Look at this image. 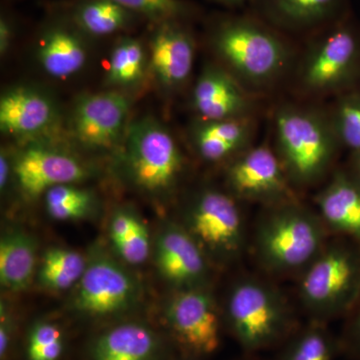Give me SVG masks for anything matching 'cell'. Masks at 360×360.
I'll return each instance as SVG.
<instances>
[{"instance_id": "5bb4252c", "label": "cell", "mask_w": 360, "mask_h": 360, "mask_svg": "<svg viewBox=\"0 0 360 360\" xmlns=\"http://www.w3.org/2000/svg\"><path fill=\"white\" fill-rule=\"evenodd\" d=\"M155 260L161 277L174 290L207 286L208 257L184 225L169 224L160 232Z\"/></svg>"}, {"instance_id": "277c9868", "label": "cell", "mask_w": 360, "mask_h": 360, "mask_svg": "<svg viewBox=\"0 0 360 360\" xmlns=\"http://www.w3.org/2000/svg\"><path fill=\"white\" fill-rule=\"evenodd\" d=\"M321 217L297 202L266 206L255 225L253 250L269 274L303 271L326 245Z\"/></svg>"}, {"instance_id": "1f68e13d", "label": "cell", "mask_w": 360, "mask_h": 360, "mask_svg": "<svg viewBox=\"0 0 360 360\" xmlns=\"http://www.w3.org/2000/svg\"><path fill=\"white\" fill-rule=\"evenodd\" d=\"M118 257L122 262L129 265H141L146 262L150 255V236L148 226L141 220L134 231L125 238L113 243Z\"/></svg>"}, {"instance_id": "74e56055", "label": "cell", "mask_w": 360, "mask_h": 360, "mask_svg": "<svg viewBox=\"0 0 360 360\" xmlns=\"http://www.w3.org/2000/svg\"><path fill=\"white\" fill-rule=\"evenodd\" d=\"M348 172H349L350 174L359 182L360 186V153H352V158H350V168Z\"/></svg>"}, {"instance_id": "4dcf8cb0", "label": "cell", "mask_w": 360, "mask_h": 360, "mask_svg": "<svg viewBox=\"0 0 360 360\" xmlns=\"http://www.w3.org/2000/svg\"><path fill=\"white\" fill-rule=\"evenodd\" d=\"M63 350V335L58 326L45 321L33 324L28 335V360H58Z\"/></svg>"}, {"instance_id": "ba28073f", "label": "cell", "mask_w": 360, "mask_h": 360, "mask_svg": "<svg viewBox=\"0 0 360 360\" xmlns=\"http://www.w3.org/2000/svg\"><path fill=\"white\" fill-rule=\"evenodd\" d=\"M184 225L206 255L219 262H234L245 248V221L229 191L214 187L198 191L186 206Z\"/></svg>"}, {"instance_id": "603a6c76", "label": "cell", "mask_w": 360, "mask_h": 360, "mask_svg": "<svg viewBox=\"0 0 360 360\" xmlns=\"http://www.w3.org/2000/svg\"><path fill=\"white\" fill-rule=\"evenodd\" d=\"M160 350L155 333L144 324L127 322L99 336L94 343V360H153Z\"/></svg>"}, {"instance_id": "d6a6232c", "label": "cell", "mask_w": 360, "mask_h": 360, "mask_svg": "<svg viewBox=\"0 0 360 360\" xmlns=\"http://www.w3.org/2000/svg\"><path fill=\"white\" fill-rule=\"evenodd\" d=\"M342 345L355 359L360 360V302L352 310V319L345 329Z\"/></svg>"}, {"instance_id": "7402d4cb", "label": "cell", "mask_w": 360, "mask_h": 360, "mask_svg": "<svg viewBox=\"0 0 360 360\" xmlns=\"http://www.w3.org/2000/svg\"><path fill=\"white\" fill-rule=\"evenodd\" d=\"M37 245L32 236L11 229L0 239V283L13 292L27 290L37 272Z\"/></svg>"}, {"instance_id": "836d02e7", "label": "cell", "mask_w": 360, "mask_h": 360, "mask_svg": "<svg viewBox=\"0 0 360 360\" xmlns=\"http://www.w3.org/2000/svg\"><path fill=\"white\" fill-rule=\"evenodd\" d=\"M13 333V319L6 302L0 305V356L4 359L8 352Z\"/></svg>"}, {"instance_id": "8992f818", "label": "cell", "mask_w": 360, "mask_h": 360, "mask_svg": "<svg viewBox=\"0 0 360 360\" xmlns=\"http://www.w3.org/2000/svg\"><path fill=\"white\" fill-rule=\"evenodd\" d=\"M298 296L314 321L352 312L360 302V245L342 238L326 248L302 271Z\"/></svg>"}, {"instance_id": "f1b7e54d", "label": "cell", "mask_w": 360, "mask_h": 360, "mask_svg": "<svg viewBox=\"0 0 360 360\" xmlns=\"http://www.w3.org/2000/svg\"><path fill=\"white\" fill-rule=\"evenodd\" d=\"M328 115L341 148L360 153V91L352 90L336 96Z\"/></svg>"}, {"instance_id": "f546056e", "label": "cell", "mask_w": 360, "mask_h": 360, "mask_svg": "<svg viewBox=\"0 0 360 360\" xmlns=\"http://www.w3.org/2000/svg\"><path fill=\"white\" fill-rule=\"evenodd\" d=\"M141 20L158 23L167 20L191 21L198 15L195 4L187 0H115Z\"/></svg>"}, {"instance_id": "d590c367", "label": "cell", "mask_w": 360, "mask_h": 360, "mask_svg": "<svg viewBox=\"0 0 360 360\" xmlns=\"http://www.w3.org/2000/svg\"><path fill=\"white\" fill-rule=\"evenodd\" d=\"M11 172L13 174V163L11 162V158L6 150L1 151L0 155V188L1 191H6L8 186Z\"/></svg>"}, {"instance_id": "9c48e42d", "label": "cell", "mask_w": 360, "mask_h": 360, "mask_svg": "<svg viewBox=\"0 0 360 360\" xmlns=\"http://www.w3.org/2000/svg\"><path fill=\"white\" fill-rule=\"evenodd\" d=\"M73 309L92 317L110 316L134 307L141 296L135 277L101 250L87 257L84 276L75 286Z\"/></svg>"}, {"instance_id": "d6986e66", "label": "cell", "mask_w": 360, "mask_h": 360, "mask_svg": "<svg viewBox=\"0 0 360 360\" xmlns=\"http://www.w3.org/2000/svg\"><path fill=\"white\" fill-rule=\"evenodd\" d=\"M56 118V106L51 97L32 87H14L0 98V129L11 136H37L46 131Z\"/></svg>"}, {"instance_id": "8d00e7d4", "label": "cell", "mask_w": 360, "mask_h": 360, "mask_svg": "<svg viewBox=\"0 0 360 360\" xmlns=\"http://www.w3.org/2000/svg\"><path fill=\"white\" fill-rule=\"evenodd\" d=\"M210 1L215 2V4L226 7V8L238 9L241 8V7L250 6L253 0H210Z\"/></svg>"}, {"instance_id": "ffe728a7", "label": "cell", "mask_w": 360, "mask_h": 360, "mask_svg": "<svg viewBox=\"0 0 360 360\" xmlns=\"http://www.w3.org/2000/svg\"><path fill=\"white\" fill-rule=\"evenodd\" d=\"M315 202L326 226L360 245V186L349 172H335Z\"/></svg>"}, {"instance_id": "44dd1931", "label": "cell", "mask_w": 360, "mask_h": 360, "mask_svg": "<svg viewBox=\"0 0 360 360\" xmlns=\"http://www.w3.org/2000/svg\"><path fill=\"white\" fill-rule=\"evenodd\" d=\"M253 120H200L191 132L196 153L206 162L233 160L252 146L255 129Z\"/></svg>"}, {"instance_id": "4fadbf2b", "label": "cell", "mask_w": 360, "mask_h": 360, "mask_svg": "<svg viewBox=\"0 0 360 360\" xmlns=\"http://www.w3.org/2000/svg\"><path fill=\"white\" fill-rule=\"evenodd\" d=\"M13 175L27 198L44 195L52 187L75 184L89 177L86 165L75 155L44 146H30L13 161Z\"/></svg>"}, {"instance_id": "30bf717a", "label": "cell", "mask_w": 360, "mask_h": 360, "mask_svg": "<svg viewBox=\"0 0 360 360\" xmlns=\"http://www.w3.org/2000/svg\"><path fill=\"white\" fill-rule=\"evenodd\" d=\"M168 328L196 356L214 354L221 341V315L208 286L174 290L165 307Z\"/></svg>"}, {"instance_id": "d4e9b609", "label": "cell", "mask_w": 360, "mask_h": 360, "mask_svg": "<svg viewBox=\"0 0 360 360\" xmlns=\"http://www.w3.org/2000/svg\"><path fill=\"white\" fill-rule=\"evenodd\" d=\"M87 258L70 248H49L37 267V281L45 290L65 291L77 286L86 269Z\"/></svg>"}, {"instance_id": "9a60e30c", "label": "cell", "mask_w": 360, "mask_h": 360, "mask_svg": "<svg viewBox=\"0 0 360 360\" xmlns=\"http://www.w3.org/2000/svg\"><path fill=\"white\" fill-rule=\"evenodd\" d=\"M191 105L201 120L253 117V94L221 65H207L200 73L191 94Z\"/></svg>"}, {"instance_id": "e0dca14e", "label": "cell", "mask_w": 360, "mask_h": 360, "mask_svg": "<svg viewBox=\"0 0 360 360\" xmlns=\"http://www.w3.org/2000/svg\"><path fill=\"white\" fill-rule=\"evenodd\" d=\"M252 11L284 34H312L350 14L349 0H253Z\"/></svg>"}, {"instance_id": "484cf974", "label": "cell", "mask_w": 360, "mask_h": 360, "mask_svg": "<svg viewBox=\"0 0 360 360\" xmlns=\"http://www.w3.org/2000/svg\"><path fill=\"white\" fill-rule=\"evenodd\" d=\"M279 347L274 360H335L340 343L324 323L314 321L296 329Z\"/></svg>"}, {"instance_id": "2e32d148", "label": "cell", "mask_w": 360, "mask_h": 360, "mask_svg": "<svg viewBox=\"0 0 360 360\" xmlns=\"http://www.w3.org/2000/svg\"><path fill=\"white\" fill-rule=\"evenodd\" d=\"M195 39L189 21L153 23L150 35V66L160 84L167 89L182 86L193 72Z\"/></svg>"}, {"instance_id": "7c38bea8", "label": "cell", "mask_w": 360, "mask_h": 360, "mask_svg": "<svg viewBox=\"0 0 360 360\" xmlns=\"http://www.w3.org/2000/svg\"><path fill=\"white\" fill-rule=\"evenodd\" d=\"M129 104L116 91L80 97L71 115V130L84 148L104 150L115 148L127 134Z\"/></svg>"}, {"instance_id": "4316f807", "label": "cell", "mask_w": 360, "mask_h": 360, "mask_svg": "<svg viewBox=\"0 0 360 360\" xmlns=\"http://www.w3.org/2000/svg\"><path fill=\"white\" fill-rule=\"evenodd\" d=\"M44 196L49 217L59 221L86 219L96 205L94 194L75 184L52 187Z\"/></svg>"}, {"instance_id": "5b68a950", "label": "cell", "mask_w": 360, "mask_h": 360, "mask_svg": "<svg viewBox=\"0 0 360 360\" xmlns=\"http://www.w3.org/2000/svg\"><path fill=\"white\" fill-rule=\"evenodd\" d=\"M224 319L248 354L279 347L296 330L292 311L283 293L257 277L245 276L232 284Z\"/></svg>"}, {"instance_id": "83f0119b", "label": "cell", "mask_w": 360, "mask_h": 360, "mask_svg": "<svg viewBox=\"0 0 360 360\" xmlns=\"http://www.w3.org/2000/svg\"><path fill=\"white\" fill-rule=\"evenodd\" d=\"M146 68L143 45L134 37H122L111 51L108 68V82L120 86H129L141 82Z\"/></svg>"}, {"instance_id": "e575fe53", "label": "cell", "mask_w": 360, "mask_h": 360, "mask_svg": "<svg viewBox=\"0 0 360 360\" xmlns=\"http://www.w3.org/2000/svg\"><path fill=\"white\" fill-rule=\"evenodd\" d=\"M14 35H15V21L11 14L6 11H2L0 16V53L1 56H4L11 49Z\"/></svg>"}, {"instance_id": "8fae6325", "label": "cell", "mask_w": 360, "mask_h": 360, "mask_svg": "<svg viewBox=\"0 0 360 360\" xmlns=\"http://www.w3.org/2000/svg\"><path fill=\"white\" fill-rule=\"evenodd\" d=\"M226 184L236 200L265 206L296 200L276 150L267 144L251 146L231 160L226 169Z\"/></svg>"}, {"instance_id": "6da1fadb", "label": "cell", "mask_w": 360, "mask_h": 360, "mask_svg": "<svg viewBox=\"0 0 360 360\" xmlns=\"http://www.w3.org/2000/svg\"><path fill=\"white\" fill-rule=\"evenodd\" d=\"M208 40L220 65L251 94L271 89L295 66V49L286 34L253 13L213 18Z\"/></svg>"}, {"instance_id": "ac0fdd59", "label": "cell", "mask_w": 360, "mask_h": 360, "mask_svg": "<svg viewBox=\"0 0 360 360\" xmlns=\"http://www.w3.org/2000/svg\"><path fill=\"white\" fill-rule=\"evenodd\" d=\"M85 37L68 13L47 20L37 42V59L44 72L58 79L77 75L86 63Z\"/></svg>"}, {"instance_id": "7a4b0ae2", "label": "cell", "mask_w": 360, "mask_h": 360, "mask_svg": "<svg viewBox=\"0 0 360 360\" xmlns=\"http://www.w3.org/2000/svg\"><path fill=\"white\" fill-rule=\"evenodd\" d=\"M274 150L293 187H309L323 179L341 144L328 111L286 103L274 111Z\"/></svg>"}, {"instance_id": "52a82bcc", "label": "cell", "mask_w": 360, "mask_h": 360, "mask_svg": "<svg viewBox=\"0 0 360 360\" xmlns=\"http://www.w3.org/2000/svg\"><path fill=\"white\" fill-rule=\"evenodd\" d=\"M123 160L134 186L158 195L174 191L184 168V155L174 135L149 117L127 129Z\"/></svg>"}, {"instance_id": "cb8c5ba5", "label": "cell", "mask_w": 360, "mask_h": 360, "mask_svg": "<svg viewBox=\"0 0 360 360\" xmlns=\"http://www.w3.org/2000/svg\"><path fill=\"white\" fill-rule=\"evenodd\" d=\"M68 15L80 32L91 37L124 32L141 20L115 0H79Z\"/></svg>"}, {"instance_id": "3957f363", "label": "cell", "mask_w": 360, "mask_h": 360, "mask_svg": "<svg viewBox=\"0 0 360 360\" xmlns=\"http://www.w3.org/2000/svg\"><path fill=\"white\" fill-rule=\"evenodd\" d=\"M292 73L296 90L309 98L355 90L360 78V25L352 13L309 35Z\"/></svg>"}]
</instances>
